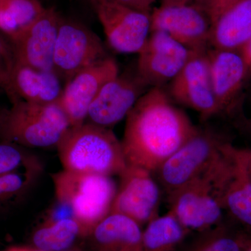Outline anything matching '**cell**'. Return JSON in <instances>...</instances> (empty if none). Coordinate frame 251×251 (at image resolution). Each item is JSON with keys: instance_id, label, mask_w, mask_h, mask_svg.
<instances>
[{"instance_id": "obj_26", "label": "cell", "mask_w": 251, "mask_h": 251, "mask_svg": "<svg viewBox=\"0 0 251 251\" xmlns=\"http://www.w3.org/2000/svg\"><path fill=\"white\" fill-rule=\"evenodd\" d=\"M33 171L27 170L0 176V203L17 196L25 189L32 176Z\"/></svg>"}, {"instance_id": "obj_23", "label": "cell", "mask_w": 251, "mask_h": 251, "mask_svg": "<svg viewBox=\"0 0 251 251\" xmlns=\"http://www.w3.org/2000/svg\"><path fill=\"white\" fill-rule=\"evenodd\" d=\"M79 236H85L83 229L75 219L46 222L39 227L32 237L37 250L64 251L68 250Z\"/></svg>"}, {"instance_id": "obj_8", "label": "cell", "mask_w": 251, "mask_h": 251, "mask_svg": "<svg viewBox=\"0 0 251 251\" xmlns=\"http://www.w3.org/2000/svg\"><path fill=\"white\" fill-rule=\"evenodd\" d=\"M107 57L95 33L80 23L61 18L53 56L54 71L61 78L69 80Z\"/></svg>"}, {"instance_id": "obj_10", "label": "cell", "mask_w": 251, "mask_h": 251, "mask_svg": "<svg viewBox=\"0 0 251 251\" xmlns=\"http://www.w3.org/2000/svg\"><path fill=\"white\" fill-rule=\"evenodd\" d=\"M195 51L166 33L152 31L140 52L137 75L148 87H163L177 76Z\"/></svg>"}, {"instance_id": "obj_6", "label": "cell", "mask_w": 251, "mask_h": 251, "mask_svg": "<svg viewBox=\"0 0 251 251\" xmlns=\"http://www.w3.org/2000/svg\"><path fill=\"white\" fill-rule=\"evenodd\" d=\"M226 141L213 130L198 128L156 171L168 198L205 171L222 153Z\"/></svg>"}, {"instance_id": "obj_24", "label": "cell", "mask_w": 251, "mask_h": 251, "mask_svg": "<svg viewBox=\"0 0 251 251\" xmlns=\"http://www.w3.org/2000/svg\"><path fill=\"white\" fill-rule=\"evenodd\" d=\"M0 2L19 29L20 34L39 18L46 9L39 0H1Z\"/></svg>"}, {"instance_id": "obj_9", "label": "cell", "mask_w": 251, "mask_h": 251, "mask_svg": "<svg viewBox=\"0 0 251 251\" xmlns=\"http://www.w3.org/2000/svg\"><path fill=\"white\" fill-rule=\"evenodd\" d=\"M109 46L120 53L139 54L151 32V13L112 0L94 5Z\"/></svg>"}, {"instance_id": "obj_28", "label": "cell", "mask_w": 251, "mask_h": 251, "mask_svg": "<svg viewBox=\"0 0 251 251\" xmlns=\"http://www.w3.org/2000/svg\"><path fill=\"white\" fill-rule=\"evenodd\" d=\"M237 1L238 0H202V2L207 7L214 21L224 10Z\"/></svg>"}, {"instance_id": "obj_38", "label": "cell", "mask_w": 251, "mask_h": 251, "mask_svg": "<svg viewBox=\"0 0 251 251\" xmlns=\"http://www.w3.org/2000/svg\"><path fill=\"white\" fill-rule=\"evenodd\" d=\"M42 251L36 250V251Z\"/></svg>"}, {"instance_id": "obj_35", "label": "cell", "mask_w": 251, "mask_h": 251, "mask_svg": "<svg viewBox=\"0 0 251 251\" xmlns=\"http://www.w3.org/2000/svg\"><path fill=\"white\" fill-rule=\"evenodd\" d=\"M90 1L94 6V5L98 4V3L101 2V1H108V0H90Z\"/></svg>"}, {"instance_id": "obj_14", "label": "cell", "mask_w": 251, "mask_h": 251, "mask_svg": "<svg viewBox=\"0 0 251 251\" xmlns=\"http://www.w3.org/2000/svg\"><path fill=\"white\" fill-rule=\"evenodd\" d=\"M148 87L137 74H119L102 87L91 104L87 115L90 123L108 128L116 125L128 116Z\"/></svg>"}, {"instance_id": "obj_12", "label": "cell", "mask_w": 251, "mask_h": 251, "mask_svg": "<svg viewBox=\"0 0 251 251\" xmlns=\"http://www.w3.org/2000/svg\"><path fill=\"white\" fill-rule=\"evenodd\" d=\"M151 172L128 165L120 177V186L110 212L120 213L142 226L158 216L161 190Z\"/></svg>"}, {"instance_id": "obj_13", "label": "cell", "mask_w": 251, "mask_h": 251, "mask_svg": "<svg viewBox=\"0 0 251 251\" xmlns=\"http://www.w3.org/2000/svg\"><path fill=\"white\" fill-rule=\"evenodd\" d=\"M118 74L116 60L107 57L67 80L58 103L67 115L71 126L85 123L91 104L102 87Z\"/></svg>"}, {"instance_id": "obj_34", "label": "cell", "mask_w": 251, "mask_h": 251, "mask_svg": "<svg viewBox=\"0 0 251 251\" xmlns=\"http://www.w3.org/2000/svg\"><path fill=\"white\" fill-rule=\"evenodd\" d=\"M6 251H34L33 250H31V249H27V248H22V247H14L11 248V249H9V250Z\"/></svg>"}, {"instance_id": "obj_15", "label": "cell", "mask_w": 251, "mask_h": 251, "mask_svg": "<svg viewBox=\"0 0 251 251\" xmlns=\"http://www.w3.org/2000/svg\"><path fill=\"white\" fill-rule=\"evenodd\" d=\"M60 20L53 8L46 9L11 41L16 62L39 70L54 71V51Z\"/></svg>"}, {"instance_id": "obj_39", "label": "cell", "mask_w": 251, "mask_h": 251, "mask_svg": "<svg viewBox=\"0 0 251 251\" xmlns=\"http://www.w3.org/2000/svg\"><path fill=\"white\" fill-rule=\"evenodd\" d=\"M0 1H1V0H0Z\"/></svg>"}, {"instance_id": "obj_29", "label": "cell", "mask_w": 251, "mask_h": 251, "mask_svg": "<svg viewBox=\"0 0 251 251\" xmlns=\"http://www.w3.org/2000/svg\"><path fill=\"white\" fill-rule=\"evenodd\" d=\"M131 9L138 10L143 12L151 13L153 4L156 0H112Z\"/></svg>"}, {"instance_id": "obj_22", "label": "cell", "mask_w": 251, "mask_h": 251, "mask_svg": "<svg viewBox=\"0 0 251 251\" xmlns=\"http://www.w3.org/2000/svg\"><path fill=\"white\" fill-rule=\"evenodd\" d=\"M190 232L169 211L147 224L139 251H176Z\"/></svg>"}, {"instance_id": "obj_30", "label": "cell", "mask_w": 251, "mask_h": 251, "mask_svg": "<svg viewBox=\"0 0 251 251\" xmlns=\"http://www.w3.org/2000/svg\"><path fill=\"white\" fill-rule=\"evenodd\" d=\"M247 159V169L251 179V149H244Z\"/></svg>"}, {"instance_id": "obj_25", "label": "cell", "mask_w": 251, "mask_h": 251, "mask_svg": "<svg viewBox=\"0 0 251 251\" xmlns=\"http://www.w3.org/2000/svg\"><path fill=\"white\" fill-rule=\"evenodd\" d=\"M27 158L19 145L1 140L0 141V176L20 171L27 167Z\"/></svg>"}, {"instance_id": "obj_4", "label": "cell", "mask_w": 251, "mask_h": 251, "mask_svg": "<svg viewBox=\"0 0 251 251\" xmlns=\"http://www.w3.org/2000/svg\"><path fill=\"white\" fill-rule=\"evenodd\" d=\"M71 127L58 103L39 104L18 100L0 115L2 140L27 148L57 147Z\"/></svg>"}, {"instance_id": "obj_21", "label": "cell", "mask_w": 251, "mask_h": 251, "mask_svg": "<svg viewBox=\"0 0 251 251\" xmlns=\"http://www.w3.org/2000/svg\"><path fill=\"white\" fill-rule=\"evenodd\" d=\"M181 251H244L251 243V233L225 222L198 232Z\"/></svg>"}, {"instance_id": "obj_2", "label": "cell", "mask_w": 251, "mask_h": 251, "mask_svg": "<svg viewBox=\"0 0 251 251\" xmlns=\"http://www.w3.org/2000/svg\"><path fill=\"white\" fill-rule=\"evenodd\" d=\"M233 146L226 141L222 153L205 171L168 198L169 211L189 232H201L224 221L225 193L233 169Z\"/></svg>"}, {"instance_id": "obj_17", "label": "cell", "mask_w": 251, "mask_h": 251, "mask_svg": "<svg viewBox=\"0 0 251 251\" xmlns=\"http://www.w3.org/2000/svg\"><path fill=\"white\" fill-rule=\"evenodd\" d=\"M63 88L61 77L54 71H41L15 62L10 80V98L29 103H58Z\"/></svg>"}, {"instance_id": "obj_18", "label": "cell", "mask_w": 251, "mask_h": 251, "mask_svg": "<svg viewBox=\"0 0 251 251\" xmlns=\"http://www.w3.org/2000/svg\"><path fill=\"white\" fill-rule=\"evenodd\" d=\"M251 41V0H238L213 21L211 49L243 50Z\"/></svg>"}, {"instance_id": "obj_3", "label": "cell", "mask_w": 251, "mask_h": 251, "mask_svg": "<svg viewBox=\"0 0 251 251\" xmlns=\"http://www.w3.org/2000/svg\"><path fill=\"white\" fill-rule=\"evenodd\" d=\"M57 148L64 171L111 176L128 166L112 130L90 122L71 127Z\"/></svg>"}, {"instance_id": "obj_7", "label": "cell", "mask_w": 251, "mask_h": 251, "mask_svg": "<svg viewBox=\"0 0 251 251\" xmlns=\"http://www.w3.org/2000/svg\"><path fill=\"white\" fill-rule=\"evenodd\" d=\"M151 31L166 33L191 50L207 51L213 19L204 3H161L151 12Z\"/></svg>"}, {"instance_id": "obj_33", "label": "cell", "mask_w": 251, "mask_h": 251, "mask_svg": "<svg viewBox=\"0 0 251 251\" xmlns=\"http://www.w3.org/2000/svg\"><path fill=\"white\" fill-rule=\"evenodd\" d=\"M202 1V0H161V3H188L196 1L201 2Z\"/></svg>"}, {"instance_id": "obj_31", "label": "cell", "mask_w": 251, "mask_h": 251, "mask_svg": "<svg viewBox=\"0 0 251 251\" xmlns=\"http://www.w3.org/2000/svg\"><path fill=\"white\" fill-rule=\"evenodd\" d=\"M242 128H244L247 133L251 135V117L250 118H245L241 122Z\"/></svg>"}, {"instance_id": "obj_5", "label": "cell", "mask_w": 251, "mask_h": 251, "mask_svg": "<svg viewBox=\"0 0 251 251\" xmlns=\"http://www.w3.org/2000/svg\"><path fill=\"white\" fill-rule=\"evenodd\" d=\"M56 198L72 208L85 235L111 209L117 187L111 176L64 171L52 175Z\"/></svg>"}, {"instance_id": "obj_20", "label": "cell", "mask_w": 251, "mask_h": 251, "mask_svg": "<svg viewBox=\"0 0 251 251\" xmlns=\"http://www.w3.org/2000/svg\"><path fill=\"white\" fill-rule=\"evenodd\" d=\"M227 210L241 227L251 233V179L244 149L233 146V169L224 196Z\"/></svg>"}, {"instance_id": "obj_27", "label": "cell", "mask_w": 251, "mask_h": 251, "mask_svg": "<svg viewBox=\"0 0 251 251\" xmlns=\"http://www.w3.org/2000/svg\"><path fill=\"white\" fill-rule=\"evenodd\" d=\"M16 59L12 46L0 35V87L9 94L10 80Z\"/></svg>"}, {"instance_id": "obj_16", "label": "cell", "mask_w": 251, "mask_h": 251, "mask_svg": "<svg viewBox=\"0 0 251 251\" xmlns=\"http://www.w3.org/2000/svg\"><path fill=\"white\" fill-rule=\"evenodd\" d=\"M211 83L222 114H232L237 108L251 67L242 50H207Z\"/></svg>"}, {"instance_id": "obj_36", "label": "cell", "mask_w": 251, "mask_h": 251, "mask_svg": "<svg viewBox=\"0 0 251 251\" xmlns=\"http://www.w3.org/2000/svg\"><path fill=\"white\" fill-rule=\"evenodd\" d=\"M244 251H251V243Z\"/></svg>"}, {"instance_id": "obj_37", "label": "cell", "mask_w": 251, "mask_h": 251, "mask_svg": "<svg viewBox=\"0 0 251 251\" xmlns=\"http://www.w3.org/2000/svg\"><path fill=\"white\" fill-rule=\"evenodd\" d=\"M64 251H82L80 250V249H68V250Z\"/></svg>"}, {"instance_id": "obj_1", "label": "cell", "mask_w": 251, "mask_h": 251, "mask_svg": "<svg viewBox=\"0 0 251 251\" xmlns=\"http://www.w3.org/2000/svg\"><path fill=\"white\" fill-rule=\"evenodd\" d=\"M197 128L163 87L150 88L126 117L121 143L127 165L155 173Z\"/></svg>"}, {"instance_id": "obj_32", "label": "cell", "mask_w": 251, "mask_h": 251, "mask_svg": "<svg viewBox=\"0 0 251 251\" xmlns=\"http://www.w3.org/2000/svg\"><path fill=\"white\" fill-rule=\"evenodd\" d=\"M243 53L245 55L246 58H247L248 62H249V65L251 67V41L247 47L243 50Z\"/></svg>"}, {"instance_id": "obj_11", "label": "cell", "mask_w": 251, "mask_h": 251, "mask_svg": "<svg viewBox=\"0 0 251 251\" xmlns=\"http://www.w3.org/2000/svg\"><path fill=\"white\" fill-rule=\"evenodd\" d=\"M168 94L172 100L197 112L203 121L222 114L211 83L207 51L193 54L169 84Z\"/></svg>"}, {"instance_id": "obj_19", "label": "cell", "mask_w": 251, "mask_h": 251, "mask_svg": "<svg viewBox=\"0 0 251 251\" xmlns=\"http://www.w3.org/2000/svg\"><path fill=\"white\" fill-rule=\"evenodd\" d=\"M143 230L131 218L110 212L88 236L96 251H139Z\"/></svg>"}]
</instances>
